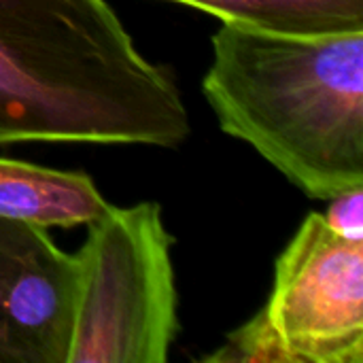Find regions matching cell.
Wrapping results in <instances>:
<instances>
[{
  "mask_svg": "<svg viewBox=\"0 0 363 363\" xmlns=\"http://www.w3.org/2000/svg\"><path fill=\"white\" fill-rule=\"evenodd\" d=\"M187 136L177 83L106 0H0V145L179 147Z\"/></svg>",
  "mask_w": 363,
  "mask_h": 363,
  "instance_id": "cell-1",
  "label": "cell"
},
{
  "mask_svg": "<svg viewBox=\"0 0 363 363\" xmlns=\"http://www.w3.org/2000/svg\"><path fill=\"white\" fill-rule=\"evenodd\" d=\"M202 89L221 130L311 198L363 185V32L296 36L223 23Z\"/></svg>",
  "mask_w": 363,
  "mask_h": 363,
  "instance_id": "cell-2",
  "label": "cell"
},
{
  "mask_svg": "<svg viewBox=\"0 0 363 363\" xmlns=\"http://www.w3.org/2000/svg\"><path fill=\"white\" fill-rule=\"evenodd\" d=\"M74 253L79 289L66 363H164L179 334L172 236L162 208L111 206Z\"/></svg>",
  "mask_w": 363,
  "mask_h": 363,
  "instance_id": "cell-3",
  "label": "cell"
},
{
  "mask_svg": "<svg viewBox=\"0 0 363 363\" xmlns=\"http://www.w3.org/2000/svg\"><path fill=\"white\" fill-rule=\"evenodd\" d=\"M264 313L291 363H363V242L311 213L277 259Z\"/></svg>",
  "mask_w": 363,
  "mask_h": 363,
  "instance_id": "cell-4",
  "label": "cell"
},
{
  "mask_svg": "<svg viewBox=\"0 0 363 363\" xmlns=\"http://www.w3.org/2000/svg\"><path fill=\"white\" fill-rule=\"evenodd\" d=\"M77 257L45 225L0 215V363H66Z\"/></svg>",
  "mask_w": 363,
  "mask_h": 363,
  "instance_id": "cell-5",
  "label": "cell"
},
{
  "mask_svg": "<svg viewBox=\"0 0 363 363\" xmlns=\"http://www.w3.org/2000/svg\"><path fill=\"white\" fill-rule=\"evenodd\" d=\"M108 208L85 172L0 157V215L45 228L87 225Z\"/></svg>",
  "mask_w": 363,
  "mask_h": 363,
  "instance_id": "cell-6",
  "label": "cell"
},
{
  "mask_svg": "<svg viewBox=\"0 0 363 363\" xmlns=\"http://www.w3.org/2000/svg\"><path fill=\"white\" fill-rule=\"evenodd\" d=\"M223 23L277 34L321 36L363 32V0H174Z\"/></svg>",
  "mask_w": 363,
  "mask_h": 363,
  "instance_id": "cell-7",
  "label": "cell"
},
{
  "mask_svg": "<svg viewBox=\"0 0 363 363\" xmlns=\"http://www.w3.org/2000/svg\"><path fill=\"white\" fill-rule=\"evenodd\" d=\"M206 362H259V363H291L285 353L279 336L264 308L242 328L228 336V342L213 355L204 357Z\"/></svg>",
  "mask_w": 363,
  "mask_h": 363,
  "instance_id": "cell-8",
  "label": "cell"
},
{
  "mask_svg": "<svg viewBox=\"0 0 363 363\" xmlns=\"http://www.w3.org/2000/svg\"><path fill=\"white\" fill-rule=\"evenodd\" d=\"M328 202L330 206L323 215L328 228L347 240L363 242V185L351 187Z\"/></svg>",
  "mask_w": 363,
  "mask_h": 363,
  "instance_id": "cell-9",
  "label": "cell"
}]
</instances>
